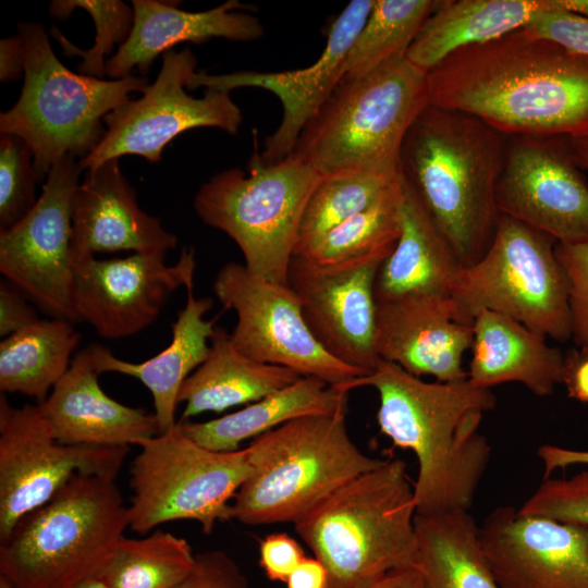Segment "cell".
<instances>
[{"mask_svg": "<svg viewBox=\"0 0 588 588\" xmlns=\"http://www.w3.org/2000/svg\"><path fill=\"white\" fill-rule=\"evenodd\" d=\"M427 105V72L406 57L393 59L365 76L342 79L292 152L321 176H396L406 133Z\"/></svg>", "mask_w": 588, "mask_h": 588, "instance_id": "obj_7", "label": "cell"}, {"mask_svg": "<svg viewBox=\"0 0 588 588\" xmlns=\"http://www.w3.org/2000/svg\"><path fill=\"white\" fill-rule=\"evenodd\" d=\"M38 182L34 156L27 144L16 135L1 134L0 231L17 223L35 206Z\"/></svg>", "mask_w": 588, "mask_h": 588, "instance_id": "obj_38", "label": "cell"}, {"mask_svg": "<svg viewBox=\"0 0 588 588\" xmlns=\"http://www.w3.org/2000/svg\"><path fill=\"white\" fill-rule=\"evenodd\" d=\"M394 247L330 264L294 256L289 268L287 285L314 336L330 355L367 375L380 360L376 279Z\"/></svg>", "mask_w": 588, "mask_h": 588, "instance_id": "obj_17", "label": "cell"}, {"mask_svg": "<svg viewBox=\"0 0 588 588\" xmlns=\"http://www.w3.org/2000/svg\"><path fill=\"white\" fill-rule=\"evenodd\" d=\"M72 262L97 253L173 249L176 236L137 204L119 159L88 169L73 198Z\"/></svg>", "mask_w": 588, "mask_h": 588, "instance_id": "obj_22", "label": "cell"}, {"mask_svg": "<svg viewBox=\"0 0 588 588\" xmlns=\"http://www.w3.org/2000/svg\"><path fill=\"white\" fill-rule=\"evenodd\" d=\"M130 468L128 527L145 535L158 525L195 520L204 534L232 519V503L249 475L248 450L218 452L188 437L177 424L142 441Z\"/></svg>", "mask_w": 588, "mask_h": 588, "instance_id": "obj_11", "label": "cell"}, {"mask_svg": "<svg viewBox=\"0 0 588 588\" xmlns=\"http://www.w3.org/2000/svg\"><path fill=\"white\" fill-rule=\"evenodd\" d=\"M213 299L195 297L187 290L185 306L172 323L170 344L156 356L142 363H131L115 357L100 345L90 344L99 373L117 372L138 379L150 392L159 433L173 428L179 392L187 379L208 357L210 339L216 330L218 316L207 320Z\"/></svg>", "mask_w": 588, "mask_h": 588, "instance_id": "obj_26", "label": "cell"}, {"mask_svg": "<svg viewBox=\"0 0 588 588\" xmlns=\"http://www.w3.org/2000/svg\"><path fill=\"white\" fill-rule=\"evenodd\" d=\"M73 322L39 319L0 343V391L46 400L68 371L81 335Z\"/></svg>", "mask_w": 588, "mask_h": 588, "instance_id": "obj_32", "label": "cell"}, {"mask_svg": "<svg viewBox=\"0 0 588 588\" xmlns=\"http://www.w3.org/2000/svg\"><path fill=\"white\" fill-rule=\"evenodd\" d=\"M563 384L568 396L588 403V348L573 350L565 355Z\"/></svg>", "mask_w": 588, "mask_h": 588, "instance_id": "obj_45", "label": "cell"}, {"mask_svg": "<svg viewBox=\"0 0 588 588\" xmlns=\"http://www.w3.org/2000/svg\"><path fill=\"white\" fill-rule=\"evenodd\" d=\"M555 255L569 281L571 339L588 348V244L556 243Z\"/></svg>", "mask_w": 588, "mask_h": 588, "instance_id": "obj_40", "label": "cell"}, {"mask_svg": "<svg viewBox=\"0 0 588 588\" xmlns=\"http://www.w3.org/2000/svg\"><path fill=\"white\" fill-rule=\"evenodd\" d=\"M397 176L362 171L321 176L305 207L294 256L375 203Z\"/></svg>", "mask_w": 588, "mask_h": 588, "instance_id": "obj_36", "label": "cell"}, {"mask_svg": "<svg viewBox=\"0 0 588 588\" xmlns=\"http://www.w3.org/2000/svg\"><path fill=\"white\" fill-rule=\"evenodd\" d=\"M194 562L188 541L156 530L142 539L123 536L98 577L111 588H173Z\"/></svg>", "mask_w": 588, "mask_h": 588, "instance_id": "obj_33", "label": "cell"}, {"mask_svg": "<svg viewBox=\"0 0 588 588\" xmlns=\"http://www.w3.org/2000/svg\"><path fill=\"white\" fill-rule=\"evenodd\" d=\"M212 290L223 308L236 314L230 338L245 356L290 368L302 377H316L330 385H347L367 375L322 347L289 285L268 281L232 261L219 269Z\"/></svg>", "mask_w": 588, "mask_h": 588, "instance_id": "obj_13", "label": "cell"}, {"mask_svg": "<svg viewBox=\"0 0 588 588\" xmlns=\"http://www.w3.org/2000/svg\"><path fill=\"white\" fill-rule=\"evenodd\" d=\"M368 588H424L419 572L414 568L393 571Z\"/></svg>", "mask_w": 588, "mask_h": 588, "instance_id": "obj_49", "label": "cell"}, {"mask_svg": "<svg viewBox=\"0 0 588 588\" xmlns=\"http://www.w3.org/2000/svg\"><path fill=\"white\" fill-rule=\"evenodd\" d=\"M197 59L187 48L162 54L157 78L136 100H128L103 118L106 131L98 145L78 160L82 170L111 159L135 155L158 163L164 147L185 131L216 127L236 135L243 114L230 91L207 88L203 97L184 87L196 73Z\"/></svg>", "mask_w": 588, "mask_h": 588, "instance_id": "obj_12", "label": "cell"}, {"mask_svg": "<svg viewBox=\"0 0 588 588\" xmlns=\"http://www.w3.org/2000/svg\"><path fill=\"white\" fill-rule=\"evenodd\" d=\"M83 170L68 156L52 166L30 211L0 231V271L52 319L78 321L72 302L73 198Z\"/></svg>", "mask_w": 588, "mask_h": 588, "instance_id": "obj_15", "label": "cell"}, {"mask_svg": "<svg viewBox=\"0 0 588 588\" xmlns=\"http://www.w3.org/2000/svg\"><path fill=\"white\" fill-rule=\"evenodd\" d=\"M302 376L277 365L256 362L242 354L230 333L216 327L206 360L184 381L177 403H184L181 421L203 413H222L238 405L257 402Z\"/></svg>", "mask_w": 588, "mask_h": 588, "instance_id": "obj_29", "label": "cell"}, {"mask_svg": "<svg viewBox=\"0 0 588 588\" xmlns=\"http://www.w3.org/2000/svg\"><path fill=\"white\" fill-rule=\"evenodd\" d=\"M375 0H352L332 23L320 57L303 69L284 72L240 71L228 74L195 73L187 89L206 87L231 91L257 87L275 95L282 106V119L253 156L262 164L287 157L306 126L344 77L352 45L363 28Z\"/></svg>", "mask_w": 588, "mask_h": 588, "instance_id": "obj_19", "label": "cell"}, {"mask_svg": "<svg viewBox=\"0 0 588 588\" xmlns=\"http://www.w3.org/2000/svg\"><path fill=\"white\" fill-rule=\"evenodd\" d=\"M403 181L396 180L370 206L343 221L297 255L330 264L394 247L400 235Z\"/></svg>", "mask_w": 588, "mask_h": 588, "instance_id": "obj_35", "label": "cell"}, {"mask_svg": "<svg viewBox=\"0 0 588 588\" xmlns=\"http://www.w3.org/2000/svg\"><path fill=\"white\" fill-rule=\"evenodd\" d=\"M166 254L91 256L72 262V302L78 320L109 340L132 336L150 326L174 291L194 285L195 249L184 247L170 266Z\"/></svg>", "mask_w": 588, "mask_h": 588, "instance_id": "obj_18", "label": "cell"}, {"mask_svg": "<svg viewBox=\"0 0 588 588\" xmlns=\"http://www.w3.org/2000/svg\"><path fill=\"white\" fill-rule=\"evenodd\" d=\"M132 8L130 36L106 62L110 79L132 75L134 69L146 76L157 57L181 42L200 44L212 38L253 41L265 34L258 17L241 11L250 7L237 0L201 12L184 11L173 2L158 0H133Z\"/></svg>", "mask_w": 588, "mask_h": 588, "instance_id": "obj_24", "label": "cell"}, {"mask_svg": "<svg viewBox=\"0 0 588 588\" xmlns=\"http://www.w3.org/2000/svg\"><path fill=\"white\" fill-rule=\"evenodd\" d=\"M438 3L433 0H375L347 54L343 79L365 76L393 59L406 57Z\"/></svg>", "mask_w": 588, "mask_h": 588, "instance_id": "obj_34", "label": "cell"}, {"mask_svg": "<svg viewBox=\"0 0 588 588\" xmlns=\"http://www.w3.org/2000/svg\"><path fill=\"white\" fill-rule=\"evenodd\" d=\"M360 387L378 392L380 432L417 460L416 514L469 511L491 457L479 432L483 414L495 407L491 389L468 379L426 382L382 359L350 382L351 390Z\"/></svg>", "mask_w": 588, "mask_h": 588, "instance_id": "obj_2", "label": "cell"}, {"mask_svg": "<svg viewBox=\"0 0 588 588\" xmlns=\"http://www.w3.org/2000/svg\"><path fill=\"white\" fill-rule=\"evenodd\" d=\"M518 510L588 530V466L567 478H544Z\"/></svg>", "mask_w": 588, "mask_h": 588, "instance_id": "obj_39", "label": "cell"}, {"mask_svg": "<svg viewBox=\"0 0 588 588\" xmlns=\"http://www.w3.org/2000/svg\"><path fill=\"white\" fill-rule=\"evenodd\" d=\"M402 181L400 235L395 247L379 268L375 284L376 302L408 295L450 297L464 266L414 191L403 177Z\"/></svg>", "mask_w": 588, "mask_h": 588, "instance_id": "obj_27", "label": "cell"}, {"mask_svg": "<svg viewBox=\"0 0 588 588\" xmlns=\"http://www.w3.org/2000/svg\"><path fill=\"white\" fill-rule=\"evenodd\" d=\"M495 201L556 243L588 244V182L567 136H507Z\"/></svg>", "mask_w": 588, "mask_h": 588, "instance_id": "obj_16", "label": "cell"}, {"mask_svg": "<svg viewBox=\"0 0 588 588\" xmlns=\"http://www.w3.org/2000/svg\"><path fill=\"white\" fill-rule=\"evenodd\" d=\"M468 381L478 388L517 382L537 396L563 383L565 355L547 338L504 315L482 310L471 323Z\"/></svg>", "mask_w": 588, "mask_h": 588, "instance_id": "obj_25", "label": "cell"}, {"mask_svg": "<svg viewBox=\"0 0 588 588\" xmlns=\"http://www.w3.org/2000/svg\"><path fill=\"white\" fill-rule=\"evenodd\" d=\"M537 455L543 464L544 478H549L556 469H564L573 465L588 466V451L543 444L537 450Z\"/></svg>", "mask_w": 588, "mask_h": 588, "instance_id": "obj_46", "label": "cell"}, {"mask_svg": "<svg viewBox=\"0 0 588 588\" xmlns=\"http://www.w3.org/2000/svg\"><path fill=\"white\" fill-rule=\"evenodd\" d=\"M173 588H248V580L235 561L222 550L195 554V562Z\"/></svg>", "mask_w": 588, "mask_h": 588, "instance_id": "obj_42", "label": "cell"}, {"mask_svg": "<svg viewBox=\"0 0 588 588\" xmlns=\"http://www.w3.org/2000/svg\"><path fill=\"white\" fill-rule=\"evenodd\" d=\"M500 588H588V530L499 506L479 526Z\"/></svg>", "mask_w": 588, "mask_h": 588, "instance_id": "obj_20", "label": "cell"}, {"mask_svg": "<svg viewBox=\"0 0 588 588\" xmlns=\"http://www.w3.org/2000/svg\"><path fill=\"white\" fill-rule=\"evenodd\" d=\"M76 588H111L109 585H107L101 578L98 576L89 578L78 585Z\"/></svg>", "mask_w": 588, "mask_h": 588, "instance_id": "obj_51", "label": "cell"}, {"mask_svg": "<svg viewBox=\"0 0 588 588\" xmlns=\"http://www.w3.org/2000/svg\"><path fill=\"white\" fill-rule=\"evenodd\" d=\"M350 391L347 385H330L316 377H302L234 413L201 422L180 420L177 426L186 437L206 449L233 452L240 450L243 441L291 420L346 413Z\"/></svg>", "mask_w": 588, "mask_h": 588, "instance_id": "obj_28", "label": "cell"}, {"mask_svg": "<svg viewBox=\"0 0 588 588\" xmlns=\"http://www.w3.org/2000/svg\"><path fill=\"white\" fill-rule=\"evenodd\" d=\"M75 9L86 11L96 28L94 45L82 50L65 38L57 27L51 35L58 39L63 53L68 57L79 56L82 61L76 70L79 74L103 79L106 56L127 39L133 27L134 12L120 0H54L50 2L49 14L54 19H66Z\"/></svg>", "mask_w": 588, "mask_h": 588, "instance_id": "obj_37", "label": "cell"}, {"mask_svg": "<svg viewBox=\"0 0 588 588\" xmlns=\"http://www.w3.org/2000/svg\"><path fill=\"white\" fill-rule=\"evenodd\" d=\"M128 446L69 445L52 436L37 405L0 395V540L75 475L115 479Z\"/></svg>", "mask_w": 588, "mask_h": 588, "instance_id": "obj_14", "label": "cell"}, {"mask_svg": "<svg viewBox=\"0 0 588 588\" xmlns=\"http://www.w3.org/2000/svg\"><path fill=\"white\" fill-rule=\"evenodd\" d=\"M345 417L304 416L255 438L232 519L296 524L345 483L381 466L385 460L366 455L351 439Z\"/></svg>", "mask_w": 588, "mask_h": 588, "instance_id": "obj_6", "label": "cell"}, {"mask_svg": "<svg viewBox=\"0 0 588 588\" xmlns=\"http://www.w3.org/2000/svg\"><path fill=\"white\" fill-rule=\"evenodd\" d=\"M551 0H444L424 23L406 59L430 71L456 50L525 27Z\"/></svg>", "mask_w": 588, "mask_h": 588, "instance_id": "obj_30", "label": "cell"}, {"mask_svg": "<svg viewBox=\"0 0 588 588\" xmlns=\"http://www.w3.org/2000/svg\"><path fill=\"white\" fill-rule=\"evenodd\" d=\"M24 76V47L16 35L0 40V81L8 83Z\"/></svg>", "mask_w": 588, "mask_h": 588, "instance_id": "obj_47", "label": "cell"}, {"mask_svg": "<svg viewBox=\"0 0 588 588\" xmlns=\"http://www.w3.org/2000/svg\"><path fill=\"white\" fill-rule=\"evenodd\" d=\"M286 588H328L329 574L315 556H305L285 581Z\"/></svg>", "mask_w": 588, "mask_h": 588, "instance_id": "obj_48", "label": "cell"}, {"mask_svg": "<svg viewBox=\"0 0 588 588\" xmlns=\"http://www.w3.org/2000/svg\"><path fill=\"white\" fill-rule=\"evenodd\" d=\"M573 157L581 170H588V135L568 137Z\"/></svg>", "mask_w": 588, "mask_h": 588, "instance_id": "obj_50", "label": "cell"}, {"mask_svg": "<svg viewBox=\"0 0 588 588\" xmlns=\"http://www.w3.org/2000/svg\"><path fill=\"white\" fill-rule=\"evenodd\" d=\"M471 343V326L454 319L449 296L408 295L377 303L378 357L416 377L466 380L463 357Z\"/></svg>", "mask_w": 588, "mask_h": 588, "instance_id": "obj_21", "label": "cell"}, {"mask_svg": "<svg viewBox=\"0 0 588 588\" xmlns=\"http://www.w3.org/2000/svg\"><path fill=\"white\" fill-rule=\"evenodd\" d=\"M555 245L552 237L500 213L488 249L462 268L451 291L454 319L471 326L478 313L490 310L547 339L569 340V281Z\"/></svg>", "mask_w": 588, "mask_h": 588, "instance_id": "obj_10", "label": "cell"}, {"mask_svg": "<svg viewBox=\"0 0 588 588\" xmlns=\"http://www.w3.org/2000/svg\"><path fill=\"white\" fill-rule=\"evenodd\" d=\"M305 556L302 546L286 532L259 541V565L269 580L285 583Z\"/></svg>", "mask_w": 588, "mask_h": 588, "instance_id": "obj_43", "label": "cell"}, {"mask_svg": "<svg viewBox=\"0 0 588 588\" xmlns=\"http://www.w3.org/2000/svg\"><path fill=\"white\" fill-rule=\"evenodd\" d=\"M424 588H500L469 511L415 516Z\"/></svg>", "mask_w": 588, "mask_h": 588, "instance_id": "obj_31", "label": "cell"}, {"mask_svg": "<svg viewBox=\"0 0 588 588\" xmlns=\"http://www.w3.org/2000/svg\"><path fill=\"white\" fill-rule=\"evenodd\" d=\"M29 297L5 278L0 281V335L7 338L39 320Z\"/></svg>", "mask_w": 588, "mask_h": 588, "instance_id": "obj_44", "label": "cell"}, {"mask_svg": "<svg viewBox=\"0 0 588 588\" xmlns=\"http://www.w3.org/2000/svg\"><path fill=\"white\" fill-rule=\"evenodd\" d=\"M415 516L414 486L396 458L345 483L294 527L326 566L328 588H368L416 568Z\"/></svg>", "mask_w": 588, "mask_h": 588, "instance_id": "obj_4", "label": "cell"}, {"mask_svg": "<svg viewBox=\"0 0 588 588\" xmlns=\"http://www.w3.org/2000/svg\"><path fill=\"white\" fill-rule=\"evenodd\" d=\"M17 27L24 82L17 101L0 113V133L27 144L41 181L59 160L86 157L105 134L101 120L149 84L146 76L106 81L74 73L54 54L41 23L23 22Z\"/></svg>", "mask_w": 588, "mask_h": 588, "instance_id": "obj_8", "label": "cell"}, {"mask_svg": "<svg viewBox=\"0 0 588 588\" xmlns=\"http://www.w3.org/2000/svg\"><path fill=\"white\" fill-rule=\"evenodd\" d=\"M524 28L588 58V16L563 8L558 0H551Z\"/></svg>", "mask_w": 588, "mask_h": 588, "instance_id": "obj_41", "label": "cell"}, {"mask_svg": "<svg viewBox=\"0 0 588 588\" xmlns=\"http://www.w3.org/2000/svg\"><path fill=\"white\" fill-rule=\"evenodd\" d=\"M247 168V174L233 168L211 176L194 209L235 242L252 273L287 285L303 213L321 175L294 152L273 164L253 156Z\"/></svg>", "mask_w": 588, "mask_h": 588, "instance_id": "obj_9", "label": "cell"}, {"mask_svg": "<svg viewBox=\"0 0 588 588\" xmlns=\"http://www.w3.org/2000/svg\"><path fill=\"white\" fill-rule=\"evenodd\" d=\"M427 94L506 136L588 135V58L524 27L448 56L427 72Z\"/></svg>", "mask_w": 588, "mask_h": 588, "instance_id": "obj_1", "label": "cell"}, {"mask_svg": "<svg viewBox=\"0 0 588 588\" xmlns=\"http://www.w3.org/2000/svg\"><path fill=\"white\" fill-rule=\"evenodd\" d=\"M127 527L115 479L75 475L0 540V579L12 588H76L99 575Z\"/></svg>", "mask_w": 588, "mask_h": 588, "instance_id": "obj_5", "label": "cell"}, {"mask_svg": "<svg viewBox=\"0 0 588 588\" xmlns=\"http://www.w3.org/2000/svg\"><path fill=\"white\" fill-rule=\"evenodd\" d=\"M506 135L481 119L427 105L404 138L399 172L464 267L488 249Z\"/></svg>", "mask_w": 588, "mask_h": 588, "instance_id": "obj_3", "label": "cell"}, {"mask_svg": "<svg viewBox=\"0 0 588 588\" xmlns=\"http://www.w3.org/2000/svg\"><path fill=\"white\" fill-rule=\"evenodd\" d=\"M0 588H12L4 580L0 579Z\"/></svg>", "mask_w": 588, "mask_h": 588, "instance_id": "obj_52", "label": "cell"}, {"mask_svg": "<svg viewBox=\"0 0 588 588\" xmlns=\"http://www.w3.org/2000/svg\"><path fill=\"white\" fill-rule=\"evenodd\" d=\"M90 344L78 351L38 411L59 442L69 445L130 446L159 434L155 414L124 405L98 382Z\"/></svg>", "mask_w": 588, "mask_h": 588, "instance_id": "obj_23", "label": "cell"}]
</instances>
